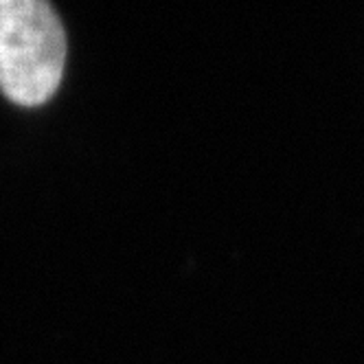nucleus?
Returning <instances> with one entry per match:
<instances>
[{
    "label": "nucleus",
    "mask_w": 364,
    "mask_h": 364,
    "mask_svg": "<svg viewBox=\"0 0 364 364\" xmlns=\"http://www.w3.org/2000/svg\"><path fill=\"white\" fill-rule=\"evenodd\" d=\"M66 33L44 0H0V92L24 108L42 106L62 84Z\"/></svg>",
    "instance_id": "f257e3e1"
}]
</instances>
